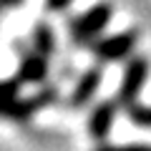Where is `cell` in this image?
Returning a JSON list of instances; mask_svg holds the SVG:
<instances>
[{
    "label": "cell",
    "instance_id": "6da1fadb",
    "mask_svg": "<svg viewBox=\"0 0 151 151\" xmlns=\"http://www.w3.org/2000/svg\"><path fill=\"white\" fill-rule=\"evenodd\" d=\"M113 15V5L111 3H96L93 8H88L83 15H78L73 23H70V38L76 43H88L96 35H101V30L108 25Z\"/></svg>",
    "mask_w": 151,
    "mask_h": 151
},
{
    "label": "cell",
    "instance_id": "7a4b0ae2",
    "mask_svg": "<svg viewBox=\"0 0 151 151\" xmlns=\"http://www.w3.org/2000/svg\"><path fill=\"white\" fill-rule=\"evenodd\" d=\"M146 78H149V60L146 58L129 60V65H126V70H124V78H121V83H119V91H116V98H113V101L119 103V106H124V108H131L136 103V98H139Z\"/></svg>",
    "mask_w": 151,
    "mask_h": 151
},
{
    "label": "cell",
    "instance_id": "3957f363",
    "mask_svg": "<svg viewBox=\"0 0 151 151\" xmlns=\"http://www.w3.org/2000/svg\"><path fill=\"white\" fill-rule=\"evenodd\" d=\"M136 40H139L136 30L113 33V35H106V38H101L98 43H93V55H96L98 60H106V63L121 60L136 48Z\"/></svg>",
    "mask_w": 151,
    "mask_h": 151
},
{
    "label": "cell",
    "instance_id": "277c9868",
    "mask_svg": "<svg viewBox=\"0 0 151 151\" xmlns=\"http://www.w3.org/2000/svg\"><path fill=\"white\" fill-rule=\"evenodd\" d=\"M55 101V88L48 86L43 88V91H38L35 96L30 98H15L13 103H8L5 108H0V116L3 119H10V121H25L30 119L35 111H40L43 106H48V103Z\"/></svg>",
    "mask_w": 151,
    "mask_h": 151
},
{
    "label": "cell",
    "instance_id": "5b68a950",
    "mask_svg": "<svg viewBox=\"0 0 151 151\" xmlns=\"http://www.w3.org/2000/svg\"><path fill=\"white\" fill-rule=\"evenodd\" d=\"M116 111H119V103L116 101H101L88 116V134L96 141H103L108 136L113 126V119H116Z\"/></svg>",
    "mask_w": 151,
    "mask_h": 151
},
{
    "label": "cell",
    "instance_id": "8992f818",
    "mask_svg": "<svg viewBox=\"0 0 151 151\" xmlns=\"http://www.w3.org/2000/svg\"><path fill=\"white\" fill-rule=\"evenodd\" d=\"M101 83H103L101 65H91L86 73H81V78L76 83L73 93H70V106H86V103L96 96V91L101 88Z\"/></svg>",
    "mask_w": 151,
    "mask_h": 151
},
{
    "label": "cell",
    "instance_id": "52a82bcc",
    "mask_svg": "<svg viewBox=\"0 0 151 151\" xmlns=\"http://www.w3.org/2000/svg\"><path fill=\"white\" fill-rule=\"evenodd\" d=\"M45 76H48V58L38 55L35 50L23 55L18 76H15L20 83H40V81H45Z\"/></svg>",
    "mask_w": 151,
    "mask_h": 151
},
{
    "label": "cell",
    "instance_id": "ba28073f",
    "mask_svg": "<svg viewBox=\"0 0 151 151\" xmlns=\"http://www.w3.org/2000/svg\"><path fill=\"white\" fill-rule=\"evenodd\" d=\"M33 50H35L38 55H43V58L53 55V50H55V38H53L50 25L38 23V25L33 28Z\"/></svg>",
    "mask_w": 151,
    "mask_h": 151
},
{
    "label": "cell",
    "instance_id": "9c48e42d",
    "mask_svg": "<svg viewBox=\"0 0 151 151\" xmlns=\"http://www.w3.org/2000/svg\"><path fill=\"white\" fill-rule=\"evenodd\" d=\"M20 86L23 83L18 78H5V81H0V108H5L8 103H13L20 93Z\"/></svg>",
    "mask_w": 151,
    "mask_h": 151
},
{
    "label": "cell",
    "instance_id": "30bf717a",
    "mask_svg": "<svg viewBox=\"0 0 151 151\" xmlns=\"http://www.w3.org/2000/svg\"><path fill=\"white\" fill-rule=\"evenodd\" d=\"M129 111V119L134 121L136 126H149L151 129V106H141V103H134Z\"/></svg>",
    "mask_w": 151,
    "mask_h": 151
},
{
    "label": "cell",
    "instance_id": "8fae6325",
    "mask_svg": "<svg viewBox=\"0 0 151 151\" xmlns=\"http://www.w3.org/2000/svg\"><path fill=\"white\" fill-rule=\"evenodd\" d=\"M96 151H151L149 144H126V146H101Z\"/></svg>",
    "mask_w": 151,
    "mask_h": 151
},
{
    "label": "cell",
    "instance_id": "7c38bea8",
    "mask_svg": "<svg viewBox=\"0 0 151 151\" xmlns=\"http://www.w3.org/2000/svg\"><path fill=\"white\" fill-rule=\"evenodd\" d=\"M70 3H73V0H45V8L53 10V13H58V10H65Z\"/></svg>",
    "mask_w": 151,
    "mask_h": 151
},
{
    "label": "cell",
    "instance_id": "4fadbf2b",
    "mask_svg": "<svg viewBox=\"0 0 151 151\" xmlns=\"http://www.w3.org/2000/svg\"><path fill=\"white\" fill-rule=\"evenodd\" d=\"M23 0H0V10H5V8H13V5H20Z\"/></svg>",
    "mask_w": 151,
    "mask_h": 151
}]
</instances>
